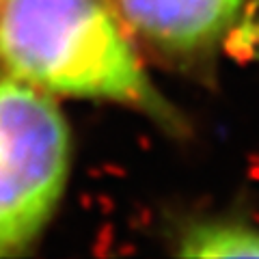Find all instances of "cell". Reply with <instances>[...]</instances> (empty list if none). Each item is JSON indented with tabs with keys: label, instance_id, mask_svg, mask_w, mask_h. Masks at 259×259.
<instances>
[{
	"label": "cell",
	"instance_id": "cell-1",
	"mask_svg": "<svg viewBox=\"0 0 259 259\" xmlns=\"http://www.w3.org/2000/svg\"><path fill=\"white\" fill-rule=\"evenodd\" d=\"M0 65L52 93L166 110L117 20L97 0H3Z\"/></svg>",
	"mask_w": 259,
	"mask_h": 259
},
{
	"label": "cell",
	"instance_id": "cell-2",
	"mask_svg": "<svg viewBox=\"0 0 259 259\" xmlns=\"http://www.w3.org/2000/svg\"><path fill=\"white\" fill-rule=\"evenodd\" d=\"M69 132L41 89L0 76V255L30 244L59 203Z\"/></svg>",
	"mask_w": 259,
	"mask_h": 259
},
{
	"label": "cell",
	"instance_id": "cell-3",
	"mask_svg": "<svg viewBox=\"0 0 259 259\" xmlns=\"http://www.w3.org/2000/svg\"><path fill=\"white\" fill-rule=\"evenodd\" d=\"M242 0H119L125 22L151 44L188 52L214 44L238 18Z\"/></svg>",
	"mask_w": 259,
	"mask_h": 259
},
{
	"label": "cell",
	"instance_id": "cell-4",
	"mask_svg": "<svg viewBox=\"0 0 259 259\" xmlns=\"http://www.w3.org/2000/svg\"><path fill=\"white\" fill-rule=\"evenodd\" d=\"M184 257H259V231L233 223H205L186 231Z\"/></svg>",
	"mask_w": 259,
	"mask_h": 259
},
{
	"label": "cell",
	"instance_id": "cell-5",
	"mask_svg": "<svg viewBox=\"0 0 259 259\" xmlns=\"http://www.w3.org/2000/svg\"><path fill=\"white\" fill-rule=\"evenodd\" d=\"M0 3H3V0H0Z\"/></svg>",
	"mask_w": 259,
	"mask_h": 259
}]
</instances>
